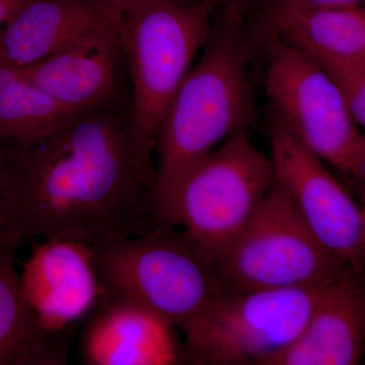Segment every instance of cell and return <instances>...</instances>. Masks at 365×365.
Returning a JSON list of instances; mask_svg holds the SVG:
<instances>
[{
	"label": "cell",
	"mask_w": 365,
	"mask_h": 365,
	"mask_svg": "<svg viewBox=\"0 0 365 365\" xmlns=\"http://www.w3.org/2000/svg\"><path fill=\"white\" fill-rule=\"evenodd\" d=\"M155 168L134 144L129 104L73 113L54 131L13 143L0 189V239L93 246L145 234L163 223Z\"/></svg>",
	"instance_id": "obj_1"
},
{
	"label": "cell",
	"mask_w": 365,
	"mask_h": 365,
	"mask_svg": "<svg viewBox=\"0 0 365 365\" xmlns=\"http://www.w3.org/2000/svg\"><path fill=\"white\" fill-rule=\"evenodd\" d=\"M203 51L170 101L158 130L157 205L190 168L230 137L248 131L256 116L244 18L222 11Z\"/></svg>",
	"instance_id": "obj_2"
},
{
	"label": "cell",
	"mask_w": 365,
	"mask_h": 365,
	"mask_svg": "<svg viewBox=\"0 0 365 365\" xmlns=\"http://www.w3.org/2000/svg\"><path fill=\"white\" fill-rule=\"evenodd\" d=\"M91 248L100 282L98 302L143 307L176 328L225 292L215 266L182 230L167 223Z\"/></svg>",
	"instance_id": "obj_3"
},
{
	"label": "cell",
	"mask_w": 365,
	"mask_h": 365,
	"mask_svg": "<svg viewBox=\"0 0 365 365\" xmlns=\"http://www.w3.org/2000/svg\"><path fill=\"white\" fill-rule=\"evenodd\" d=\"M215 1L182 6L140 0L123 18L122 40L132 86L129 117L134 144L155 168L153 153L170 101L212 33Z\"/></svg>",
	"instance_id": "obj_4"
},
{
	"label": "cell",
	"mask_w": 365,
	"mask_h": 365,
	"mask_svg": "<svg viewBox=\"0 0 365 365\" xmlns=\"http://www.w3.org/2000/svg\"><path fill=\"white\" fill-rule=\"evenodd\" d=\"M275 182L271 158L248 131L199 160L158 202L163 223L182 234L213 266L263 203Z\"/></svg>",
	"instance_id": "obj_5"
},
{
	"label": "cell",
	"mask_w": 365,
	"mask_h": 365,
	"mask_svg": "<svg viewBox=\"0 0 365 365\" xmlns=\"http://www.w3.org/2000/svg\"><path fill=\"white\" fill-rule=\"evenodd\" d=\"M215 268L232 294L325 287L351 271L319 241L276 182Z\"/></svg>",
	"instance_id": "obj_6"
},
{
	"label": "cell",
	"mask_w": 365,
	"mask_h": 365,
	"mask_svg": "<svg viewBox=\"0 0 365 365\" xmlns=\"http://www.w3.org/2000/svg\"><path fill=\"white\" fill-rule=\"evenodd\" d=\"M325 287L223 292L182 327V364L264 365L299 337Z\"/></svg>",
	"instance_id": "obj_7"
},
{
	"label": "cell",
	"mask_w": 365,
	"mask_h": 365,
	"mask_svg": "<svg viewBox=\"0 0 365 365\" xmlns=\"http://www.w3.org/2000/svg\"><path fill=\"white\" fill-rule=\"evenodd\" d=\"M275 43L265 78L271 114L323 162L348 176L364 133L342 91L306 53Z\"/></svg>",
	"instance_id": "obj_8"
},
{
	"label": "cell",
	"mask_w": 365,
	"mask_h": 365,
	"mask_svg": "<svg viewBox=\"0 0 365 365\" xmlns=\"http://www.w3.org/2000/svg\"><path fill=\"white\" fill-rule=\"evenodd\" d=\"M269 135L275 182L323 246L343 265L361 275V205L325 162L271 113Z\"/></svg>",
	"instance_id": "obj_9"
},
{
	"label": "cell",
	"mask_w": 365,
	"mask_h": 365,
	"mask_svg": "<svg viewBox=\"0 0 365 365\" xmlns=\"http://www.w3.org/2000/svg\"><path fill=\"white\" fill-rule=\"evenodd\" d=\"M21 288L43 331L60 336L97 306L101 288L91 246L68 240L34 245Z\"/></svg>",
	"instance_id": "obj_10"
},
{
	"label": "cell",
	"mask_w": 365,
	"mask_h": 365,
	"mask_svg": "<svg viewBox=\"0 0 365 365\" xmlns=\"http://www.w3.org/2000/svg\"><path fill=\"white\" fill-rule=\"evenodd\" d=\"M122 25L96 31L21 69L60 105L78 112L124 100Z\"/></svg>",
	"instance_id": "obj_11"
},
{
	"label": "cell",
	"mask_w": 365,
	"mask_h": 365,
	"mask_svg": "<svg viewBox=\"0 0 365 365\" xmlns=\"http://www.w3.org/2000/svg\"><path fill=\"white\" fill-rule=\"evenodd\" d=\"M365 357V280L347 271L322 289L299 337L264 365H357Z\"/></svg>",
	"instance_id": "obj_12"
},
{
	"label": "cell",
	"mask_w": 365,
	"mask_h": 365,
	"mask_svg": "<svg viewBox=\"0 0 365 365\" xmlns=\"http://www.w3.org/2000/svg\"><path fill=\"white\" fill-rule=\"evenodd\" d=\"M88 365L182 364L176 327L148 309L98 302L81 340Z\"/></svg>",
	"instance_id": "obj_13"
},
{
	"label": "cell",
	"mask_w": 365,
	"mask_h": 365,
	"mask_svg": "<svg viewBox=\"0 0 365 365\" xmlns=\"http://www.w3.org/2000/svg\"><path fill=\"white\" fill-rule=\"evenodd\" d=\"M123 18L93 0H32L0 30V61L26 68Z\"/></svg>",
	"instance_id": "obj_14"
},
{
	"label": "cell",
	"mask_w": 365,
	"mask_h": 365,
	"mask_svg": "<svg viewBox=\"0 0 365 365\" xmlns=\"http://www.w3.org/2000/svg\"><path fill=\"white\" fill-rule=\"evenodd\" d=\"M262 9L275 40L306 53L326 71L365 63V7Z\"/></svg>",
	"instance_id": "obj_15"
},
{
	"label": "cell",
	"mask_w": 365,
	"mask_h": 365,
	"mask_svg": "<svg viewBox=\"0 0 365 365\" xmlns=\"http://www.w3.org/2000/svg\"><path fill=\"white\" fill-rule=\"evenodd\" d=\"M20 247L0 239V365H62L67 345L41 328L16 269Z\"/></svg>",
	"instance_id": "obj_16"
},
{
	"label": "cell",
	"mask_w": 365,
	"mask_h": 365,
	"mask_svg": "<svg viewBox=\"0 0 365 365\" xmlns=\"http://www.w3.org/2000/svg\"><path fill=\"white\" fill-rule=\"evenodd\" d=\"M73 113L41 90L21 68L0 61V139L38 140Z\"/></svg>",
	"instance_id": "obj_17"
},
{
	"label": "cell",
	"mask_w": 365,
	"mask_h": 365,
	"mask_svg": "<svg viewBox=\"0 0 365 365\" xmlns=\"http://www.w3.org/2000/svg\"><path fill=\"white\" fill-rule=\"evenodd\" d=\"M327 72L339 86L355 123L365 134V63Z\"/></svg>",
	"instance_id": "obj_18"
},
{
	"label": "cell",
	"mask_w": 365,
	"mask_h": 365,
	"mask_svg": "<svg viewBox=\"0 0 365 365\" xmlns=\"http://www.w3.org/2000/svg\"><path fill=\"white\" fill-rule=\"evenodd\" d=\"M364 6L365 0H268L263 6L280 7V9H318V7H364Z\"/></svg>",
	"instance_id": "obj_19"
},
{
	"label": "cell",
	"mask_w": 365,
	"mask_h": 365,
	"mask_svg": "<svg viewBox=\"0 0 365 365\" xmlns=\"http://www.w3.org/2000/svg\"><path fill=\"white\" fill-rule=\"evenodd\" d=\"M348 177L352 178L359 186L361 194L362 203L365 202V134L362 136L361 143L350 165Z\"/></svg>",
	"instance_id": "obj_20"
},
{
	"label": "cell",
	"mask_w": 365,
	"mask_h": 365,
	"mask_svg": "<svg viewBox=\"0 0 365 365\" xmlns=\"http://www.w3.org/2000/svg\"><path fill=\"white\" fill-rule=\"evenodd\" d=\"M268 0H220L218 7L225 13L244 18L245 14L257 7H262Z\"/></svg>",
	"instance_id": "obj_21"
},
{
	"label": "cell",
	"mask_w": 365,
	"mask_h": 365,
	"mask_svg": "<svg viewBox=\"0 0 365 365\" xmlns=\"http://www.w3.org/2000/svg\"><path fill=\"white\" fill-rule=\"evenodd\" d=\"M32 0H0V30Z\"/></svg>",
	"instance_id": "obj_22"
},
{
	"label": "cell",
	"mask_w": 365,
	"mask_h": 365,
	"mask_svg": "<svg viewBox=\"0 0 365 365\" xmlns=\"http://www.w3.org/2000/svg\"><path fill=\"white\" fill-rule=\"evenodd\" d=\"M93 1L110 9L113 13L124 16L125 14L140 0H93Z\"/></svg>",
	"instance_id": "obj_23"
},
{
	"label": "cell",
	"mask_w": 365,
	"mask_h": 365,
	"mask_svg": "<svg viewBox=\"0 0 365 365\" xmlns=\"http://www.w3.org/2000/svg\"><path fill=\"white\" fill-rule=\"evenodd\" d=\"M11 143V141L0 139V189H1L2 184H4V178H6Z\"/></svg>",
	"instance_id": "obj_24"
},
{
	"label": "cell",
	"mask_w": 365,
	"mask_h": 365,
	"mask_svg": "<svg viewBox=\"0 0 365 365\" xmlns=\"http://www.w3.org/2000/svg\"><path fill=\"white\" fill-rule=\"evenodd\" d=\"M362 208V232H361V255H362V277L365 280V202L361 204Z\"/></svg>",
	"instance_id": "obj_25"
},
{
	"label": "cell",
	"mask_w": 365,
	"mask_h": 365,
	"mask_svg": "<svg viewBox=\"0 0 365 365\" xmlns=\"http://www.w3.org/2000/svg\"><path fill=\"white\" fill-rule=\"evenodd\" d=\"M172 1L182 4V6H195V4H204V2L215 1L218 6L220 0H172Z\"/></svg>",
	"instance_id": "obj_26"
},
{
	"label": "cell",
	"mask_w": 365,
	"mask_h": 365,
	"mask_svg": "<svg viewBox=\"0 0 365 365\" xmlns=\"http://www.w3.org/2000/svg\"><path fill=\"white\" fill-rule=\"evenodd\" d=\"M364 361H365V357H364Z\"/></svg>",
	"instance_id": "obj_27"
}]
</instances>
